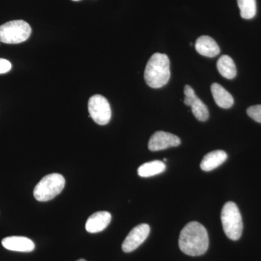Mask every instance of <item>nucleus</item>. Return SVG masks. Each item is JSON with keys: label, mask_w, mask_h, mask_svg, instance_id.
<instances>
[{"label": "nucleus", "mask_w": 261, "mask_h": 261, "mask_svg": "<svg viewBox=\"0 0 261 261\" xmlns=\"http://www.w3.org/2000/svg\"><path fill=\"white\" fill-rule=\"evenodd\" d=\"M178 246L187 255L200 256L203 255L209 246L207 230L200 223L196 221L189 223L180 233Z\"/></svg>", "instance_id": "1"}, {"label": "nucleus", "mask_w": 261, "mask_h": 261, "mask_svg": "<svg viewBox=\"0 0 261 261\" xmlns=\"http://www.w3.org/2000/svg\"><path fill=\"white\" fill-rule=\"evenodd\" d=\"M170 76L169 58L162 53H154L146 65L144 75L146 84L151 88H161L167 84Z\"/></svg>", "instance_id": "2"}, {"label": "nucleus", "mask_w": 261, "mask_h": 261, "mask_svg": "<svg viewBox=\"0 0 261 261\" xmlns=\"http://www.w3.org/2000/svg\"><path fill=\"white\" fill-rule=\"evenodd\" d=\"M221 219L226 237L233 241L240 240L243 233V223L238 205L233 202H226L221 211Z\"/></svg>", "instance_id": "3"}, {"label": "nucleus", "mask_w": 261, "mask_h": 261, "mask_svg": "<svg viewBox=\"0 0 261 261\" xmlns=\"http://www.w3.org/2000/svg\"><path fill=\"white\" fill-rule=\"evenodd\" d=\"M65 178L60 173H50L44 176L34 190V196L39 202H47L54 199L64 189Z\"/></svg>", "instance_id": "4"}, {"label": "nucleus", "mask_w": 261, "mask_h": 261, "mask_svg": "<svg viewBox=\"0 0 261 261\" xmlns=\"http://www.w3.org/2000/svg\"><path fill=\"white\" fill-rule=\"evenodd\" d=\"M32 34V28L22 20H12L0 27V42L20 44L27 41Z\"/></svg>", "instance_id": "5"}, {"label": "nucleus", "mask_w": 261, "mask_h": 261, "mask_svg": "<svg viewBox=\"0 0 261 261\" xmlns=\"http://www.w3.org/2000/svg\"><path fill=\"white\" fill-rule=\"evenodd\" d=\"M88 110L91 118L100 126L108 124L111 119V108L108 99L99 94H95L89 99Z\"/></svg>", "instance_id": "6"}, {"label": "nucleus", "mask_w": 261, "mask_h": 261, "mask_svg": "<svg viewBox=\"0 0 261 261\" xmlns=\"http://www.w3.org/2000/svg\"><path fill=\"white\" fill-rule=\"evenodd\" d=\"M150 228L148 224H142L134 228L125 239L122 245L124 252H130L138 248L148 238Z\"/></svg>", "instance_id": "7"}, {"label": "nucleus", "mask_w": 261, "mask_h": 261, "mask_svg": "<svg viewBox=\"0 0 261 261\" xmlns=\"http://www.w3.org/2000/svg\"><path fill=\"white\" fill-rule=\"evenodd\" d=\"M181 140L177 136L165 132H156L149 139L148 148L151 151L163 150L170 147H177Z\"/></svg>", "instance_id": "8"}, {"label": "nucleus", "mask_w": 261, "mask_h": 261, "mask_svg": "<svg viewBox=\"0 0 261 261\" xmlns=\"http://www.w3.org/2000/svg\"><path fill=\"white\" fill-rule=\"evenodd\" d=\"M2 245L11 251L30 252L35 249V244L25 237L12 236L3 239Z\"/></svg>", "instance_id": "9"}, {"label": "nucleus", "mask_w": 261, "mask_h": 261, "mask_svg": "<svg viewBox=\"0 0 261 261\" xmlns=\"http://www.w3.org/2000/svg\"><path fill=\"white\" fill-rule=\"evenodd\" d=\"M111 214L108 211H99L91 215L86 223V230L89 233H98L108 227L111 221Z\"/></svg>", "instance_id": "10"}, {"label": "nucleus", "mask_w": 261, "mask_h": 261, "mask_svg": "<svg viewBox=\"0 0 261 261\" xmlns=\"http://www.w3.org/2000/svg\"><path fill=\"white\" fill-rule=\"evenodd\" d=\"M195 49L201 56L214 58L220 53V48L213 38L208 36H202L197 39Z\"/></svg>", "instance_id": "11"}, {"label": "nucleus", "mask_w": 261, "mask_h": 261, "mask_svg": "<svg viewBox=\"0 0 261 261\" xmlns=\"http://www.w3.org/2000/svg\"><path fill=\"white\" fill-rule=\"evenodd\" d=\"M227 159V154L224 150H214L204 156L200 168L202 171H211L222 165Z\"/></svg>", "instance_id": "12"}, {"label": "nucleus", "mask_w": 261, "mask_h": 261, "mask_svg": "<svg viewBox=\"0 0 261 261\" xmlns=\"http://www.w3.org/2000/svg\"><path fill=\"white\" fill-rule=\"evenodd\" d=\"M211 89L215 102L218 105V106L224 108V109H228V108L232 107L233 105L232 95L222 86L217 83H214L211 85Z\"/></svg>", "instance_id": "13"}, {"label": "nucleus", "mask_w": 261, "mask_h": 261, "mask_svg": "<svg viewBox=\"0 0 261 261\" xmlns=\"http://www.w3.org/2000/svg\"><path fill=\"white\" fill-rule=\"evenodd\" d=\"M184 102L192 108V112L197 120L200 121H206L209 118V111L205 103L200 98L195 95L192 97L185 98Z\"/></svg>", "instance_id": "14"}, {"label": "nucleus", "mask_w": 261, "mask_h": 261, "mask_svg": "<svg viewBox=\"0 0 261 261\" xmlns=\"http://www.w3.org/2000/svg\"><path fill=\"white\" fill-rule=\"evenodd\" d=\"M217 68L220 74L227 80H233L236 76V65L229 56H221L217 62Z\"/></svg>", "instance_id": "15"}, {"label": "nucleus", "mask_w": 261, "mask_h": 261, "mask_svg": "<svg viewBox=\"0 0 261 261\" xmlns=\"http://www.w3.org/2000/svg\"><path fill=\"white\" fill-rule=\"evenodd\" d=\"M166 164L162 161H154L144 163L138 168V175L141 177L147 178L164 172Z\"/></svg>", "instance_id": "16"}, {"label": "nucleus", "mask_w": 261, "mask_h": 261, "mask_svg": "<svg viewBox=\"0 0 261 261\" xmlns=\"http://www.w3.org/2000/svg\"><path fill=\"white\" fill-rule=\"evenodd\" d=\"M240 15L244 19L253 18L256 15V1L255 0H238Z\"/></svg>", "instance_id": "17"}, {"label": "nucleus", "mask_w": 261, "mask_h": 261, "mask_svg": "<svg viewBox=\"0 0 261 261\" xmlns=\"http://www.w3.org/2000/svg\"><path fill=\"white\" fill-rule=\"evenodd\" d=\"M247 113L254 121L261 123V105L247 108Z\"/></svg>", "instance_id": "18"}, {"label": "nucleus", "mask_w": 261, "mask_h": 261, "mask_svg": "<svg viewBox=\"0 0 261 261\" xmlns=\"http://www.w3.org/2000/svg\"><path fill=\"white\" fill-rule=\"evenodd\" d=\"M12 68V65L8 60L0 58V74L8 73Z\"/></svg>", "instance_id": "19"}, {"label": "nucleus", "mask_w": 261, "mask_h": 261, "mask_svg": "<svg viewBox=\"0 0 261 261\" xmlns=\"http://www.w3.org/2000/svg\"><path fill=\"white\" fill-rule=\"evenodd\" d=\"M184 92H185V95L186 97H192L196 95L195 91L190 85L185 86Z\"/></svg>", "instance_id": "20"}, {"label": "nucleus", "mask_w": 261, "mask_h": 261, "mask_svg": "<svg viewBox=\"0 0 261 261\" xmlns=\"http://www.w3.org/2000/svg\"><path fill=\"white\" fill-rule=\"evenodd\" d=\"M77 261H87V260H84V259H80V260H78Z\"/></svg>", "instance_id": "21"}, {"label": "nucleus", "mask_w": 261, "mask_h": 261, "mask_svg": "<svg viewBox=\"0 0 261 261\" xmlns=\"http://www.w3.org/2000/svg\"><path fill=\"white\" fill-rule=\"evenodd\" d=\"M72 1L78 2L81 1V0H72Z\"/></svg>", "instance_id": "22"}]
</instances>
